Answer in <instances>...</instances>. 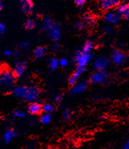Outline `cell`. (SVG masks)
<instances>
[{
  "label": "cell",
  "instance_id": "obj_1",
  "mask_svg": "<svg viewBox=\"0 0 129 149\" xmlns=\"http://www.w3.org/2000/svg\"><path fill=\"white\" fill-rule=\"evenodd\" d=\"M16 78L13 71L5 67L0 68V90L3 91L12 90L15 85Z\"/></svg>",
  "mask_w": 129,
  "mask_h": 149
},
{
  "label": "cell",
  "instance_id": "obj_2",
  "mask_svg": "<svg viewBox=\"0 0 129 149\" xmlns=\"http://www.w3.org/2000/svg\"><path fill=\"white\" fill-rule=\"evenodd\" d=\"M93 58V55L91 52L86 53L82 50L77 51L75 55V61L76 62L77 68H85L88 65Z\"/></svg>",
  "mask_w": 129,
  "mask_h": 149
},
{
  "label": "cell",
  "instance_id": "obj_3",
  "mask_svg": "<svg viewBox=\"0 0 129 149\" xmlns=\"http://www.w3.org/2000/svg\"><path fill=\"white\" fill-rule=\"evenodd\" d=\"M111 60L115 65H121L127 60V55L121 49H115L111 54Z\"/></svg>",
  "mask_w": 129,
  "mask_h": 149
},
{
  "label": "cell",
  "instance_id": "obj_4",
  "mask_svg": "<svg viewBox=\"0 0 129 149\" xmlns=\"http://www.w3.org/2000/svg\"><path fill=\"white\" fill-rule=\"evenodd\" d=\"M109 77V74L106 70L97 71L94 72L90 77V80L91 83L96 84H103L108 80Z\"/></svg>",
  "mask_w": 129,
  "mask_h": 149
},
{
  "label": "cell",
  "instance_id": "obj_5",
  "mask_svg": "<svg viewBox=\"0 0 129 149\" xmlns=\"http://www.w3.org/2000/svg\"><path fill=\"white\" fill-rule=\"evenodd\" d=\"M40 95L39 89L35 86H30L28 87L26 95H25L24 99L27 102H34L38 99Z\"/></svg>",
  "mask_w": 129,
  "mask_h": 149
},
{
  "label": "cell",
  "instance_id": "obj_6",
  "mask_svg": "<svg viewBox=\"0 0 129 149\" xmlns=\"http://www.w3.org/2000/svg\"><path fill=\"white\" fill-rule=\"evenodd\" d=\"M61 27L59 23H54L53 26L51 27L48 31V37L52 40L53 41H59L60 40L61 37V33H62Z\"/></svg>",
  "mask_w": 129,
  "mask_h": 149
},
{
  "label": "cell",
  "instance_id": "obj_7",
  "mask_svg": "<svg viewBox=\"0 0 129 149\" xmlns=\"http://www.w3.org/2000/svg\"><path fill=\"white\" fill-rule=\"evenodd\" d=\"M27 65L26 62L20 59H17L14 62V68H13V72L16 77H21L26 72Z\"/></svg>",
  "mask_w": 129,
  "mask_h": 149
},
{
  "label": "cell",
  "instance_id": "obj_8",
  "mask_svg": "<svg viewBox=\"0 0 129 149\" xmlns=\"http://www.w3.org/2000/svg\"><path fill=\"white\" fill-rule=\"evenodd\" d=\"M110 65V61L108 58L100 56L96 58L93 62V68L97 71L106 70Z\"/></svg>",
  "mask_w": 129,
  "mask_h": 149
},
{
  "label": "cell",
  "instance_id": "obj_9",
  "mask_svg": "<svg viewBox=\"0 0 129 149\" xmlns=\"http://www.w3.org/2000/svg\"><path fill=\"white\" fill-rule=\"evenodd\" d=\"M87 87H88V84H87V82L84 81V80L79 81L72 86L70 90V93L73 96L79 95L85 91L87 90Z\"/></svg>",
  "mask_w": 129,
  "mask_h": 149
},
{
  "label": "cell",
  "instance_id": "obj_10",
  "mask_svg": "<svg viewBox=\"0 0 129 149\" xmlns=\"http://www.w3.org/2000/svg\"><path fill=\"white\" fill-rule=\"evenodd\" d=\"M17 137V133L14 129L12 128H9L5 132H4L2 135V141L5 145L10 144L14 138Z\"/></svg>",
  "mask_w": 129,
  "mask_h": 149
},
{
  "label": "cell",
  "instance_id": "obj_11",
  "mask_svg": "<svg viewBox=\"0 0 129 149\" xmlns=\"http://www.w3.org/2000/svg\"><path fill=\"white\" fill-rule=\"evenodd\" d=\"M84 71H85V68H77V69L75 70V72L72 73V75H71L70 77L69 78V80H68L69 85H70L71 86H73L74 85H75L77 83H78L80 77L82 75V74L84 73Z\"/></svg>",
  "mask_w": 129,
  "mask_h": 149
},
{
  "label": "cell",
  "instance_id": "obj_12",
  "mask_svg": "<svg viewBox=\"0 0 129 149\" xmlns=\"http://www.w3.org/2000/svg\"><path fill=\"white\" fill-rule=\"evenodd\" d=\"M27 89H28V86H24V85L14 86L12 90L11 91L12 94L17 99H24Z\"/></svg>",
  "mask_w": 129,
  "mask_h": 149
},
{
  "label": "cell",
  "instance_id": "obj_13",
  "mask_svg": "<svg viewBox=\"0 0 129 149\" xmlns=\"http://www.w3.org/2000/svg\"><path fill=\"white\" fill-rule=\"evenodd\" d=\"M120 16L117 14V13H114L112 11H108L104 15V20L107 23L110 25H115L119 22Z\"/></svg>",
  "mask_w": 129,
  "mask_h": 149
},
{
  "label": "cell",
  "instance_id": "obj_14",
  "mask_svg": "<svg viewBox=\"0 0 129 149\" xmlns=\"http://www.w3.org/2000/svg\"><path fill=\"white\" fill-rule=\"evenodd\" d=\"M28 111L32 115H38L43 111V105L37 101L29 103L28 107Z\"/></svg>",
  "mask_w": 129,
  "mask_h": 149
},
{
  "label": "cell",
  "instance_id": "obj_15",
  "mask_svg": "<svg viewBox=\"0 0 129 149\" xmlns=\"http://www.w3.org/2000/svg\"><path fill=\"white\" fill-rule=\"evenodd\" d=\"M20 6L22 11L26 14H30L33 10V4L31 0H21Z\"/></svg>",
  "mask_w": 129,
  "mask_h": 149
},
{
  "label": "cell",
  "instance_id": "obj_16",
  "mask_svg": "<svg viewBox=\"0 0 129 149\" xmlns=\"http://www.w3.org/2000/svg\"><path fill=\"white\" fill-rule=\"evenodd\" d=\"M117 14L122 18L129 20V4L120 5L117 9Z\"/></svg>",
  "mask_w": 129,
  "mask_h": 149
},
{
  "label": "cell",
  "instance_id": "obj_17",
  "mask_svg": "<svg viewBox=\"0 0 129 149\" xmlns=\"http://www.w3.org/2000/svg\"><path fill=\"white\" fill-rule=\"evenodd\" d=\"M100 7L104 10H108L118 5L117 0H104L100 1Z\"/></svg>",
  "mask_w": 129,
  "mask_h": 149
},
{
  "label": "cell",
  "instance_id": "obj_18",
  "mask_svg": "<svg viewBox=\"0 0 129 149\" xmlns=\"http://www.w3.org/2000/svg\"><path fill=\"white\" fill-rule=\"evenodd\" d=\"M53 23L54 22L53 21L51 17H46L43 19V20L42 23H41V29L42 31H49L50 28L53 26Z\"/></svg>",
  "mask_w": 129,
  "mask_h": 149
},
{
  "label": "cell",
  "instance_id": "obj_19",
  "mask_svg": "<svg viewBox=\"0 0 129 149\" xmlns=\"http://www.w3.org/2000/svg\"><path fill=\"white\" fill-rule=\"evenodd\" d=\"M46 54V48L45 47H38L33 51V56L35 59H41Z\"/></svg>",
  "mask_w": 129,
  "mask_h": 149
},
{
  "label": "cell",
  "instance_id": "obj_20",
  "mask_svg": "<svg viewBox=\"0 0 129 149\" xmlns=\"http://www.w3.org/2000/svg\"><path fill=\"white\" fill-rule=\"evenodd\" d=\"M52 120V117L51 114H47V113H44L43 115H41V118H40V122L42 125H46L49 124Z\"/></svg>",
  "mask_w": 129,
  "mask_h": 149
},
{
  "label": "cell",
  "instance_id": "obj_21",
  "mask_svg": "<svg viewBox=\"0 0 129 149\" xmlns=\"http://www.w3.org/2000/svg\"><path fill=\"white\" fill-rule=\"evenodd\" d=\"M59 65V60L56 57H52L50 59L48 67L51 70H56Z\"/></svg>",
  "mask_w": 129,
  "mask_h": 149
},
{
  "label": "cell",
  "instance_id": "obj_22",
  "mask_svg": "<svg viewBox=\"0 0 129 149\" xmlns=\"http://www.w3.org/2000/svg\"><path fill=\"white\" fill-rule=\"evenodd\" d=\"M94 47H95V44L92 41H86L85 44H84V46H83L82 51L84 52H86V53H90V52H91L92 50L94 49Z\"/></svg>",
  "mask_w": 129,
  "mask_h": 149
},
{
  "label": "cell",
  "instance_id": "obj_23",
  "mask_svg": "<svg viewBox=\"0 0 129 149\" xmlns=\"http://www.w3.org/2000/svg\"><path fill=\"white\" fill-rule=\"evenodd\" d=\"M54 110V106L52 104L47 103L43 105V112L47 113V114H51Z\"/></svg>",
  "mask_w": 129,
  "mask_h": 149
},
{
  "label": "cell",
  "instance_id": "obj_24",
  "mask_svg": "<svg viewBox=\"0 0 129 149\" xmlns=\"http://www.w3.org/2000/svg\"><path fill=\"white\" fill-rule=\"evenodd\" d=\"M12 116L14 118L23 119L26 117V113L21 109H16L13 111Z\"/></svg>",
  "mask_w": 129,
  "mask_h": 149
},
{
  "label": "cell",
  "instance_id": "obj_25",
  "mask_svg": "<svg viewBox=\"0 0 129 149\" xmlns=\"http://www.w3.org/2000/svg\"><path fill=\"white\" fill-rule=\"evenodd\" d=\"M83 21H84L85 25H92L94 24L95 19L93 16L91 15H86L84 17V18H83Z\"/></svg>",
  "mask_w": 129,
  "mask_h": 149
},
{
  "label": "cell",
  "instance_id": "obj_26",
  "mask_svg": "<svg viewBox=\"0 0 129 149\" xmlns=\"http://www.w3.org/2000/svg\"><path fill=\"white\" fill-rule=\"evenodd\" d=\"M24 26L27 30H32L35 27V21L32 19H28L25 22Z\"/></svg>",
  "mask_w": 129,
  "mask_h": 149
},
{
  "label": "cell",
  "instance_id": "obj_27",
  "mask_svg": "<svg viewBox=\"0 0 129 149\" xmlns=\"http://www.w3.org/2000/svg\"><path fill=\"white\" fill-rule=\"evenodd\" d=\"M63 117L64 120H69L72 117V111L70 109H66L63 112Z\"/></svg>",
  "mask_w": 129,
  "mask_h": 149
},
{
  "label": "cell",
  "instance_id": "obj_28",
  "mask_svg": "<svg viewBox=\"0 0 129 149\" xmlns=\"http://www.w3.org/2000/svg\"><path fill=\"white\" fill-rule=\"evenodd\" d=\"M69 65V60L66 58H61L59 59V66L65 68Z\"/></svg>",
  "mask_w": 129,
  "mask_h": 149
},
{
  "label": "cell",
  "instance_id": "obj_29",
  "mask_svg": "<svg viewBox=\"0 0 129 149\" xmlns=\"http://www.w3.org/2000/svg\"><path fill=\"white\" fill-rule=\"evenodd\" d=\"M30 44V43L29 41H23L20 43L19 47H20V48L22 49H27L29 47Z\"/></svg>",
  "mask_w": 129,
  "mask_h": 149
},
{
  "label": "cell",
  "instance_id": "obj_30",
  "mask_svg": "<svg viewBox=\"0 0 129 149\" xmlns=\"http://www.w3.org/2000/svg\"><path fill=\"white\" fill-rule=\"evenodd\" d=\"M85 24H84V21H77L75 23V28H77L78 30H82L84 29Z\"/></svg>",
  "mask_w": 129,
  "mask_h": 149
},
{
  "label": "cell",
  "instance_id": "obj_31",
  "mask_svg": "<svg viewBox=\"0 0 129 149\" xmlns=\"http://www.w3.org/2000/svg\"><path fill=\"white\" fill-rule=\"evenodd\" d=\"M3 54L7 57H10L12 56H14V52L10 49H6L3 52Z\"/></svg>",
  "mask_w": 129,
  "mask_h": 149
},
{
  "label": "cell",
  "instance_id": "obj_32",
  "mask_svg": "<svg viewBox=\"0 0 129 149\" xmlns=\"http://www.w3.org/2000/svg\"><path fill=\"white\" fill-rule=\"evenodd\" d=\"M62 99H63V97H62L61 94L58 93V94L55 95L54 96V97H53V101L56 103H60L61 101H62Z\"/></svg>",
  "mask_w": 129,
  "mask_h": 149
},
{
  "label": "cell",
  "instance_id": "obj_33",
  "mask_svg": "<svg viewBox=\"0 0 129 149\" xmlns=\"http://www.w3.org/2000/svg\"><path fill=\"white\" fill-rule=\"evenodd\" d=\"M85 0H75V4L79 7H81L85 4Z\"/></svg>",
  "mask_w": 129,
  "mask_h": 149
},
{
  "label": "cell",
  "instance_id": "obj_34",
  "mask_svg": "<svg viewBox=\"0 0 129 149\" xmlns=\"http://www.w3.org/2000/svg\"><path fill=\"white\" fill-rule=\"evenodd\" d=\"M6 31V26L3 23L0 22V35H2L5 33Z\"/></svg>",
  "mask_w": 129,
  "mask_h": 149
},
{
  "label": "cell",
  "instance_id": "obj_35",
  "mask_svg": "<svg viewBox=\"0 0 129 149\" xmlns=\"http://www.w3.org/2000/svg\"><path fill=\"white\" fill-rule=\"evenodd\" d=\"M59 44H58V43L55 42L54 44L52 45V50L53 51V52H57V51H59Z\"/></svg>",
  "mask_w": 129,
  "mask_h": 149
},
{
  "label": "cell",
  "instance_id": "obj_36",
  "mask_svg": "<svg viewBox=\"0 0 129 149\" xmlns=\"http://www.w3.org/2000/svg\"><path fill=\"white\" fill-rule=\"evenodd\" d=\"M112 31V28L110 26H106L103 29V32L105 34H108L111 32Z\"/></svg>",
  "mask_w": 129,
  "mask_h": 149
},
{
  "label": "cell",
  "instance_id": "obj_37",
  "mask_svg": "<svg viewBox=\"0 0 129 149\" xmlns=\"http://www.w3.org/2000/svg\"><path fill=\"white\" fill-rule=\"evenodd\" d=\"M123 149H129V140H128V141L124 143L123 146Z\"/></svg>",
  "mask_w": 129,
  "mask_h": 149
},
{
  "label": "cell",
  "instance_id": "obj_38",
  "mask_svg": "<svg viewBox=\"0 0 129 149\" xmlns=\"http://www.w3.org/2000/svg\"><path fill=\"white\" fill-rule=\"evenodd\" d=\"M2 7H3V4H2V3H1V1H0V11L2 10Z\"/></svg>",
  "mask_w": 129,
  "mask_h": 149
},
{
  "label": "cell",
  "instance_id": "obj_39",
  "mask_svg": "<svg viewBox=\"0 0 129 149\" xmlns=\"http://www.w3.org/2000/svg\"><path fill=\"white\" fill-rule=\"evenodd\" d=\"M100 1H104V0H100Z\"/></svg>",
  "mask_w": 129,
  "mask_h": 149
}]
</instances>
